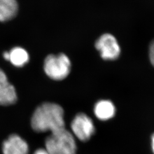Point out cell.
<instances>
[{"instance_id":"obj_14","label":"cell","mask_w":154,"mask_h":154,"mask_svg":"<svg viewBox=\"0 0 154 154\" xmlns=\"http://www.w3.org/2000/svg\"><path fill=\"white\" fill-rule=\"evenodd\" d=\"M151 140H152V150H153L154 154V134L152 136Z\"/></svg>"},{"instance_id":"obj_11","label":"cell","mask_w":154,"mask_h":154,"mask_svg":"<svg viewBox=\"0 0 154 154\" xmlns=\"http://www.w3.org/2000/svg\"><path fill=\"white\" fill-rule=\"evenodd\" d=\"M149 56L150 62L151 64L154 66V39L151 42L149 46Z\"/></svg>"},{"instance_id":"obj_3","label":"cell","mask_w":154,"mask_h":154,"mask_svg":"<svg viewBox=\"0 0 154 154\" xmlns=\"http://www.w3.org/2000/svg\"><path fill=\"white\" fill-rule=\"evenodd\" d=\"M45 72L51 79L61 81L68 76L71 69V62L65 54H50L44 61Z\"/></svg>"},{"instance_id":"obj_9","label":"cell","mask_w":154,"mask_h":154,"mask_svg":"<svg viewBox=\"0 0 154 154\" xmlns=\"http://www.w3.org/2000/svg\"><path fill=\"white\" fill-rule=\"evenodd\" d=\"M18 12L17 0H0V22L11 20L16 16Z\"/></svg>"},{"instance_id":"obj_12","label":"cell","mask_w":154,"mask_h":154,"mask_svg":"<svg viewBox=\"0 0 154 154\" xmlns=\"http://www.w3.org/2000/svg\"><path fill=\"white\" fill-rule=\"evenodd\" d=\"M34 154H50L48 151L44 149H37Z\"/></svg>"},{"instance_id":"obj_13","label":"cell","mask_w":154,"mask_h":154,"mask_svg":"<svg viewBox=\"0 0 154 154\" xmlns=\"http://www.w3.org/2000/svg\"><path fill=\"white\" fill-rule=\"evenodd\" d=\"M3 56H4V58L6 60H7V61L9 60V52L6 51L4 53Z\"/></svg>"},{"instance_id":"obj_10","label":"cell","mask_w":154,"mask_h":154,"mask_svg":"<svg viewBox=\"0 0 154 154\" xmlns=\"http://www.w3.org/2000/svg\"><path fill=\"white\" fill-rule=\"evenodd\" d=\"M29 60L28 52L22 48L16 47L9 51V60L14 66L22 67Z\"/></svg>"},{"instance_id":"obj_5","label":"cell","mask_w":154,"mask_h":154,"mask_svg":"<svg viewBox=\"0 0 154 154\" xmlns=\"http://www.w3.org/2000/svg\"><path fill=\"white\" fill-rule=\"evenodd\" d=\"M95 45L101 57L105 60H115L120 55L121 48L118 42L115 37L110 34L101 35Z\"/></svg>"},{"instance_id":"obj_7","label":"cell","mask_w":154,"mask_h":154,"mask_svg":"<svg viewBox=\"0 0 154 154\" xmlns=\"http://www.w3.org/2000/svg\"><path fill=\"white\" fill-rule=\"evenodd\" d=\"M17 99L16 89L9 82L5 73L0 69V105H12Z\"/></svg>"},{"instance_id":"obj_4","label":"cell","mask_w":154,"mask_h":154,"mask_svg":"<svg viewBox=\"0 0 154 154\" xmlns=\"http://www.w3.org/2000/svg\"><path fill=\"white\" fill-rule=\"evenodd\" d=\"M71 128L74 135L82 142L88 141L95 131L92 119L84 113L78 114L74 117Z\"/></svg>"},{"instance_id":"obj_1","label":"cell","mask_w":154,"mask_h":154,"mask_svg":"<svg viewBox=\"0 0 154 154\" xmlns=\"http://www.w3.org/2000/svg\"><path fill=\"white\" fill-rule=\"evenodd\" d=\"M31 125L36 132H55L65 128L64 111L60 105L45 103L33 113Z\"/></svg>"},{"instance_id":"obj_8","label":"cell","mask_w":154,"mask_h":154,"mask_svg":"<svg viewBox=\"0 0 154 154\" xmlns=\"http://www.w3.org/2000/svg\"><path fill=\"white\" fill-rule=\"evenodd\" d=\"M94 114L101 121H107L112 118L116 114V107L108 100H101L94 106Z\"/></svg>"},{"instance_id":"obj_2","label":"cell","mask_w":154,"mask_h":154,"mask_svg":"<svg viewBox=\"0 0 154 154\" xmlns=\"http://www.w3.org/2000/svg\"><path fill=\"white\" fill-rule=\"evenodd\" d=\"M45 149L50 154H77L74 137L65 128L52 132L46 138Z\"/></svg>"},{"instance_id":"obj_6","label":"cell","mask_w":154,"mask_h":154,"mask_svg":"<svg viewBox=\"0 0 154 154\" xmlns=\"http://www.w3.org/2000/svg\"><path fill=\"white\" fill-rule=\"evenodd\" d=\"M3 154H28L29 148L27 142L17 134H12L2 143Z\"/></svg>"}]
</instances>
